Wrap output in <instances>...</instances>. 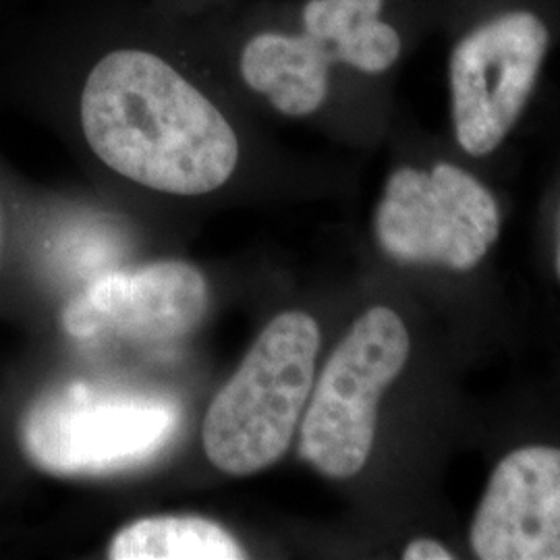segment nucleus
Returning a JSON list of instances; mask_svg holds the SVG:
<instances>
[{
	"mask_svg": "<svg viewBox=\"0 0 560 560\" xmlns=\"http://www.w3.org/2000/svg\"><path fill=\"white\" fill-rule=\"evenodd\" d=\"M318 322L284 312L261 330L240 370L214 397L201 430L210 463L252 476L289 451L314 386Z\"/></svg>",
	"mask_w": 560,
	"mask_h": 560,
	"instance_id": "obj_3",
	"label": "nucleus"
},
{
	"mask_svg": "<svg viewBox=\"0 0 560 560\" xmlns=\"http://www.w3.org/2000/svg\"><path fill=\"white\" fill-rule=\"evenodd\" d=\"M559 233H560V219H559ZM557 270H559V277H560V237H559V252H557Z\"/></svg>",
	"mask_w": 560,
	"mask_h": 560,
	"instance_id": "obj_13",
	"label": "nucleus"
},
{
	"mask_svg": "<svg viewBox=\"0 0 560 560\" xmlns=\"http://www.w3.org/2000/svg\"><path fill=\"white\" fill-rule=\"evenodd\" d=\"M409 349V332L390 307H370L353 322L303 411L301 459L332 480L360 474L374 446L378 402L399 378Z\"/></svg>",
	"mask_w": 560,
	"mask_h": 560,
	"instance_id": "obj_5",
	"label": "nucleus"
},
{
	"mask_svg": "<svg viewBox=\"0 0 560 560\" xmlns=\"http://www.w3.org/2000/svg\"><path fill=\"white\" fill-rule=\"evenodd\" d=\"M0 241H2V201H0Z\"/></svg>",
	"mask_w": 560,
	"mask_h": 560,
	"instance_id": "obj_14",
	"label": "nucleus"
},
{
	"mask_svg": "<svg viewBox=\"0 0 560 560\" xmlns=\"http://www.w3.org/2000/svg\"><path fill=\"white\" fill-rule=\"evenodd\" d=\"M439 36L455 143L471 159L492 156L527 113L560 44V0H451Z\"/></svg>",
	"mask_w": 560,
	"mask_h": 560,
	"instance_id": "obj_2",
	"label": "nucleus"
},
{
	"mask_svg": "<svg viewBox=\"0 0 560 560\" xmlns=\"http://www.w3.org/2000/svg\"><path fill=\"white\" fill-rule=\"evenodd\" d=\"M113 560H240L245 548L222 525L203 517H145L110 541Z\"/></svg>",
	"mask_w": 560,
	"mask_h": 560,
	"instance_id": "obj_9",
	"label": "nucleus"
},
{
	"mask_svg": "<svg viewBox=\"0 0 560 560\" xmlns=\"http://www.w3.org/2000/svg\"><path fill=\"white\" fill-rule=\"evenodd\" d=\"M179 423V405L161 395L71 382L25 409L20 444L46 474L104 476L159 457Z\"/></svg>",
	"mask_w": 560,
	"mask_h": 560,
	"instance_id": "obj_4",
	"label": "nucleus"
},
{
	"mask_svg": "<svg viewBox=\"0 0 560 560\" xmlns=\"http://www.w3.org/2000/svg\"><path fill=\"white\" fill-rule=\"evenodd\" d=\"M405 560H453L455 555L441 544V541L432 540V538H418L411 541L405 552Z\"/></svg>",
	"mask_w": 560,
	"mask_h": 560,
	"instance_id": "obj_11",
	"label": "nucleus"
},
{
	"mask_svg": "<svg viewBox=\"0 0 560 560\" xmlns=\"http://www.w3.org/2000/svg\"><path fill=\"white\" fill-rule=\"evenodd\" d=\"M469 540L481 560H560V448L523 446L497 465Z\"/></svg>",
	"mask_w": 560,
	"mask_h": 560,
	"instance_id": "obj_8",
	"label": "nucleus"
},
{
	"mask_svg": "<svg viewBox=\"0 0 560 560\" xmlns=\"http://www.w3.org/2000/svg\"><path fill=\"white\" fill-rule=\"evenodd\" d=\"M451 0H233L179 20L201 55L289 119H310L347 83L390 80L439 36Z\"/></svg>",
	"mask_w": 560,
	"mask_h": 560,
	"instance_id": "obj_1",
	"label": "nucleus"
},
{
	"mask_svg": "<svg viewBox=\"0 0 560 560\" xmlns=\"http://www.w3.org/2000/svg\"><path fill=\"white\" fill-rule=\"evenodd\" d=\"M208 307V282L187 261H154L133 270L106 272L62 310L71 339L133 342L177 340L200 324Z\"/></svg>",
	"mask_w": 560,
	"mask_h": 560,
	"instance_id": "obj_7",
	"label": "nucleus"
},
{
	"mask_svg": "<svg viewBox=\"0 0 560 560\" xmlns=\"http://www.w3.org/2000/svg\"><path fill=\"white\" fill-rule=\"evenodd\" d=\"M18 0H0V21L4 20V15L9 13V9L15 4Z\"/></svg>",
	"mask_w": 560,
	"mask_h": 560,
	"instance_id": "obj_12",
	"label": "nucleus"
},
{
	"mask_svg": "<svg viewBox=\"0 0 560 560\" xmlns=\"http://www.w3.org/2000/svg\"><path fill=\"white\" fill-rule=\"evenodd\" d=\"M164 15L175 20H198L233 0H150Z\"/></svg>",
	"mask_w": 560,
	"mask_h": 560,
	"instance_id": "obj_10",
	"label": "nucleus"
},
{
	"mask_svg": "<svg viewBox=\"0 0 560 560\" xmlns=\"http://www.w3.org/2000/svg\"><path fill=\"white\" fill-rule=\"evenodd\" d=\"M374 226L395 260L471 270L499 240L501 208L459 162L400 164L384 183Z\"/></svg>",
	"mask_w": 560,
	"mask_h": 560,
	"instance_id": "obj_6",
	"label": "nucleus"
}]
</instances>
